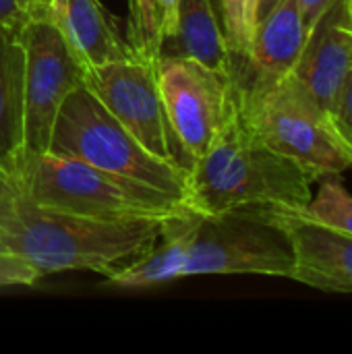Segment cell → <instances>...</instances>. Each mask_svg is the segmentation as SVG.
I'll return each instance as SVG.
<instances>
[{"instance_id":"18","label":"cell","mask_w":352,"mask_h":354,"mask_svg":"<svg viewBox=\"0 0 352 354\" xmlns=\"http://www.w3.org/2000/svg\"><path fill=\"white\" fill-rule=\"evenodd\" d=\"M127 39L139 60L158 64L162 37L158 27L156 0H129Z\"/></svg>"},{"instance_id":"7","label":"cell","mask_w":352,"mask_h":354,"mask_svg":"<svg viewBox=\"0 0 352 354\" xmlns=\"http://www.w3.org/2000/svg\"><path fill=\"white\" fill-rule=\"evenodd\" d=\"M21 44L25 52L23 149L25 156L46 153L64 100L83 85L85 66L50 21H27Z\"/></svg>"},{"instance_id":"19","label":"cell","mask_w":352,"mask_h":354,"mask_svg":"<svg viewBox=\"0 0 352 354\" xmlns=\"http://www.w3.org/2000/svg\"><path fill=\"white\" fill-rule=\"evenodd\" d=\"M41 274L23 261L21 257H15L12 253L0 249V288H10V286H33Z\"/></svg>"},{"instance_id":"24","label":"cell","mask_w":352,"mask_h":354,"mask_svg":"<svg viewBox=\"0 0 352 354\" xmlns=\"http://www.w3.org/2000/svg\"><path fill=\"white\" fill-rule=\"evenodd\" d=\"M297 2H299V10H301L305 29H309V27L317 21V17H319L334 0H297Z\"/></svg>"},{"instance_id":"11","label":"cell","mask_w":352,"mask_h":354,"mask_svg":"<svg viewBox=\"0 0 352 354\" xmlns=\"http://www.w3.org/2000/svg\"><path fill=\"white\" fill-rule=\"evenodd\" d=\"M352 66V27L346 0H334L307 29L293 77L332 114L340 85Z\"/></svg>"},{"instance_id":"15","label":"cell","mask_w":352,"mask_h":354,"mask_svg":"<svg viewBox=\"0 0 352 354\" xmlns=\"http://www.w3.org/2000/svg\"><path fill=\"white\" fill-rule=\"evenodd\" d=\"M180 56L232 73V58L214 0H180L174 35L160 46V58Z\"/></svg>"},{"instance_id":"27","label":"cell","mask_w":352,"mask_h":354,"mask_svg":"<svg viewBox=\"0 0 352 354\" xmlns=\"http://www.w3.org/2000/svg\"><path fill=\"white\" fill-rule=\"evenodd\" d=\"M346 10H349V21H351L352 27V0H346Z\"/></svg>"},{"instance_id":"6","label":"cell","mask_w":352,"mask_h":354,"mask_svg":"<svg viewBox=\"0 0 352 354\" xmlns=\"http://www.w3.org/2000/svg\"><path fill=\"white\" fill-rule=\"evenodd\" d=\"M234 85L245 122L272 149L297 162L315 180L351 170V160L332 131L330 114L293 75L276 81L234 79Z\"/></svg>"},{"instance_id":"1","label":"cell","mask_w":352,"mask_h":354,"mask_svg":"<svg viewBox=\"0 0 352 354\" xmlns=\"http://www.w3.org/2000/svg\"><path fill=\"white\" fill-rule=\"evenodd\" d=\"M295 253L263 207L203 214L191 207L166 218L154 249L108 278L120 288H149L178 278L249 274L290 278Z\"/></svg>"},{"instance_id":"3","label":"cell","mask_w":352,"mask_h":354,"mask_svg":"<svg viewBox=\"0 0 352 354\" xmlns=\"http://www.w3.org/2000/svg\"><path fill=\"white\" fill-rule=\"evenodd\" d=\"M189 183L191 209L220 214L237 207L303 209L315 178L253 133L234 85L226 118L207 151L191 164Z\"/></svg>"},{"instance_id":"12","label":"cell","mask_w":352,"mask_h":354,"mask_svg":"<svg viewBox=\"0 0 352 354\" xmlns=\"http://www.w3.org/2000/svg\"><path fill=\"white\" fill-rule=\"evenodd\" d=\"M50 23L85 68L137 58L127 33L120 29V19L102 0H54Z\"/></svg>"},{"instance_id":"16","label":"cell","mask_w":352,"mask_h":354,"mask_svg":"<svg viewBox=\"0 0 352 354\" xmlns=\"http://www.w3.org/2000/svg\"><path fill=\"white\" fill-rule=\"evenodd\" d=\"M315 183L317 193L311 195L309 203L297 212L319 226L352 234V195L342 180V174H324Z\"/></svg>"},{"instance_id":"8","label":"cell","mask_w":352,"mask_h":354,"mask_svg":"<svg viewBox=\"0 0 352 354\" xmlns=\"http://www.w3.org/2000/svg\"><path fill=\"white\" fill-rule=\"evenodd\" d=\"M156 77L170 129L191 168L207 151L226 118L234 91L232 73L193 58L166 56L158 60Z\"/></svg>"},{"instance_id":"20","label":"cell","mask_w":352,"mask_h":354,"mask_svg":"<svg viewBox=\"0 0 352 354\" xmlns=\"http://www.w3.org/2000/svg\"><path fill=\"white\" fill-rule=\"evenodd\" d=\"M332 116L338 118L349 129H352V66L351 71L346 73L342 85H340V91H338L336 102H334Z\"/></svg>"},{"instance_id":"10","label":"cell","mask_w":352,"mask_h":354,"mask_svg":"<svg viewBox=\"0 0 352 354\" xmlns=\"http://www.w3.org/2000/svg\"><path fill=\"white\" fill-rule=\"evenodd\" d=\"M263 209L293 245L295 270L290 280L322 292L352 295V234L319 226L297 209Z\"/></svg>"},{"instance_id":"23","label":"cell","mask_w":352,"mask_h":354,"mask_svg":"<svg viewBox=\"0 0 352 354\" xmlns=\"http://www.w3.org/2000/svg\"><path fill=\"white\" fill-rule=\"evenodd\" d=\"M25 23H27V17L17 6L15 0H0V25L15 29V31H21Z\"/></svg>"},{"instance_id":"14","label":"cell","mask_w":352,"mask_h":354,"mask_svg":"<svg viewBox=\"0 0 352 354\" xmlns=\"http://www.w3.org/2000/svg\"><path fill=\"white\" fill-rule=\"evenodd\" d=\"M23 81L21 31L0 25V183L17 189L23 164Z\"/></svg>"},{"instance_id":"22","label":"cell","mask_w":352,"mask_h":354,"mask_svg":"<svg viewBox=\"0 0 352 354\" xmlns=\"http://www.w3.org/2000/svg\"><path fill=\"white\" fill-rule=\"evenodd\" d=\"M17 6L25 12L27 21H50L54 0H15Z\"/></svg>"},{"instance_id":"2","label":"cell","mask_w":352,"mask_h":354,"mask_svg":"<svg viewBox=\"0 0 352 354\" xmlns=\"http://www.w3.org/2000/svg\"><path fill=\"white\" fill-rule=\"evenodd\" d=\"M164 220L110 222L39 207L0 183V249L41 276L95 272L106 280L147 255Z\"/></svg>"},{"instance_id":"9","label":"cell","mask_w":352,"mask_h":354,"mask_svg":"<svg viewBox=\"0 0 352 354\" xmlns=\"http://www.w3.org/2000/svg\"><path fill=\"white\" fill-rule=\"evenodd\" d=\"M83 85L145 149L166 162L189 168L170 129L154 62L131 58L87 66Z\"/></svg>"},{"instance_id":"13","label":"cell","mask_w":352,"mask_h":354,"mask_svg":"<svg viewBox=\"0 0 352 354\" xmlns=\"http://www.w3.org/2000/svg\"><path fill=\"white\" fill-rule=\"evenodd\" d=\"M307 29L297 0H280L257 25L247 62L232 66L239 81H276L293 73Z\"/></svg>"},{"instance_id":"26","label":"cell","mask_w":352,"mask_h":354,"mask_svg":"<svg viewBox=\"0 0 352 354\" xmlns=\"http://www.w3.org/2000/svg\"><path fill=\"white\" fill-rule=\"evenodd\" d=\"M280 0H259V21L270 12V10H274V6L278 4Z\"/></svg>"},{"instance_id":"4","label":"cell","mask_w":352,"mask_h":354,"mask_svg":"<svg viewBox=\"0 0 352 354\" xmlns=\"http://www.w3.org/2000/svg\"><path fill=\"white\" fill-rule=\"evenodd\" d=\"M12 191L39 207L110 222L166 220L189 207L166 193L52 151L25 156L21 180Z\"/></svg>"},{"instance_id":"17","label":"cell","mask_w":352,"mask_h":354,"mask_svg":"<svg viewBox=\"0 0 352 354\" xmlns=\"http://www.w3.org/2000/svg\"><path fill=\"white\" fill-rule=\"evenodd\" d=\"M218 15L230 50L232 66L247 62L259 25V0H218Z\"/></svg>"},{"instance_id":"21","label":"cell","mask_w":352,"mask_h":354,"mask_svg":"<svg viewBox=\"0 0 352 354\" xmlns=\"http://www.w3.org/2000/svg\"><path fill=\"white\" fill-rule=\"evenodd\" d=\"M178 2L180 0H156L158 10V27L162 41L176 31V19H178Z\"/></svg>"},{"instance_id":"25","label":"cell","mask_w":352,"mask_h":354,"mask_svg":"<svg viewBox=\"0 0 352 354\" xmlns=\"http://www.w3.org/2000/svg\"><path fill=\"white\" fill-rule=\"evenodd\" d=\"M330 120H332V131H334V135H336V141H338V145L344 149V153L349 156V160H351L352 164V129H349L346 124H342L338 118H334L332 114H330Z\"/></svg>"},{"instance_id":"5","label":"cell","mask_w":352,"mask_h":354,"mask_svg":"<svg viewBox=\"0 0 352 354\" xmlns=\"http://www.w3.org/2000/svg\"><path fill=\"white\" fill-rule=\"evenodd\" d=\"M48 151L83 160L108 174L156 189L191 207L189 168L166 162L145 149L85 85L73 89L64 100Z\"/></svg>"}]
</instances>
